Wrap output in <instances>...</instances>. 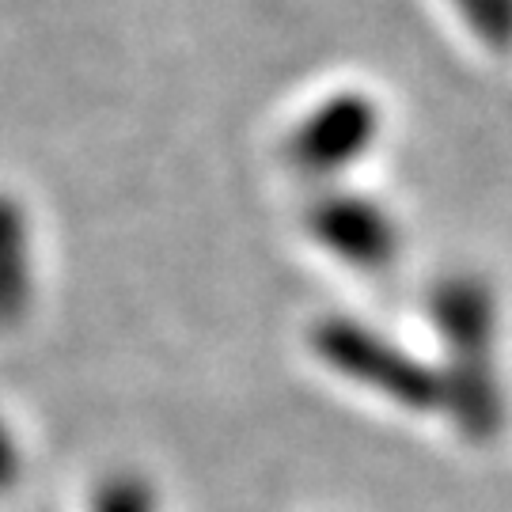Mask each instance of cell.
Listing matches in <instances>:
<instances>
[{
    "instance_id": "obj_1",
    "label": "cell",
    "mask_w": 512,
    "mask_h": 512,
    "mask_svg": "<svg viewBox=\"0 0 512 512\" xmlns=\"http://www.w3.org/2000/svg\"><path fill=\"white\" fill-rule=\"evenodd\" d=\"M311 346L334 372H342L353 384L380 391L395 403L414 406V410H433V406L440 410V403H448L440 376L425 372L410 353H399L387 338L349 319L319 323L311 330Z\"/></svg>"
},
{
    "instance_id": "obj_2",
    "label": "cell",
    "mask_w": 512,
    "mask_h": 512,
    "mask_svg": "<svg viewBox=\"0 0 512 512\" xmlns=\"http://www.w3.org/2000/svg\"><path fill=\"white\" fill-rule=\"evenodd\" d=\"M376 129H380V110L372 107V99L357 92L334 95L296 126L285 156L296 171H304L311 179H327L372 145Z\"/></svg>"
},
{
    "instance_id": "obj_3",
    "label": "cell",
    "mask_w": 512,
    "mask_h": 512,
    "mask_svg": "<svg viewBox=\"0 0 512 512\" xmlns=\"http://www.w3.org/2000/svg\"><path fill=\"white\" fill-rule=\"evenodd\" d=\"M308 228L330 255L361 270H384L399 251V228L387 217V209L357 194H330L315 202Z\"/></svg>"
},
{
    "instance_id": "obj_4",
    "label": "cell",
    "mask_w": 512,
    "mask_h": 512,
    "mask_svg": "<svg viewBox=\"0 0 512 512\" xmlns=\"http://www.w3.org/2000/svg\"><path fill=\"white\" fill-rule=\"evenodd\" d=\"M35 300L31 220L12 194H0V334L16 330Z\"/></svg>"
},
{
    "instance_id": "obj_5",
    "label": "cell",
    "mask_w": 512,
    "mask_h": 512,
    "mask_svg": "<svg viewBox=\"0 0 512 512\" xmlns=\"http://www.w3.org/2000/svg\"><path fill=\"white\" fill-rule=\"evenodd\" d=\"M92 512H160V497L145 475L118 471L95 486Z\"/></svg>"
},
{
    "instance_id": "obj_6",
    "label": "cell",
    "mask_w": 512,
    "mask_h": 512,
    "mask_svg": "<svg viewBox=\"0 0 512 512\" xmlns=\"http://www.w3.org/2000/svg\"><path fill=\"white\" fill-rule=\"evenodd\" d=\"M463 23L475 31L490 50L512 46V0H452Z\"/></svg>"
},
{
    "instance_id": "obj_7",
    "label": "cell",
    "mask_w": 512,
    "mask_h": 512,
    "mask_svg": "<svg viewBox=\"0 0 512 512\" xmlns=\"http://www.w3.org/2000/svg\"><path fill=\"white\" fill-rule=\"evenodd\" d=\"M19 478H23V452H19V440L12 437V429L0 421V494L16 490Z\"/></svg>"
}]
</instances>
